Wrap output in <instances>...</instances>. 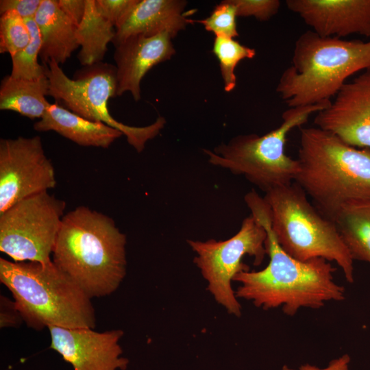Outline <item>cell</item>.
<instances>
[{
    "label": "cell",
    "instance_id": "1",
    "mask_svg": "<svg viewBox=\"0 0 370 370\" xmlns=\"http://www.w3.org/2000/svg\"><path fill=\"white\" fill-rule=\"evenodd\" d=\"M245 200L267 231L269 262L260 271H243L235 276L234 282L240 284L236 297L264 310L281 308L288 316H294L302 308L319 309L328 301L344 300L345 288L334 282L336 269L330 262L323 258L301 261L290 256L273 234L264 199L252 190Z\"/></svg>",
    "mask_w": 370,
    "mask_h": 370
},
{
    "label": "cell",
    "instance_id": "2",
    "mask_svg": "<svg viewBox=\"0 0 370 370\" xmlns=\"http://www.w3.org/2000/svg\"><path fill=\"white\" fill-rule=\"evenodd\" d=\"M126 236L112 219L86 206L65 214L52 262L91 299L113 293L126 274Z\"/></svg>",
    "mask_w": 370,
    "mask_h": 370
},
{
    "label": "cell",
    "instance_id": "3",
    "mask_svg": "<svg viewBox=\"0 0 370 370\" xmlns=\"http://www.w3.org/2000/svg\"><path fill=\"white\" fill-rule=\"evenodd\" d=\"M294 181L326 218L346 203L370 199V149H358L317 127L301 128Z\"/></svg>",
    "mask_w": 370,
    "mask_h": 370
},
{
    "label": "cell",
    "instance_id": "4",
    "mask_svg": "<svg viewBox=\"0 0 370 370\" xmlns=\"http://www.w3.org/2000/svg\"><path fill=\"white\" fill-rule=\"evenodd\" d=\"M0 282L12 293L30 328L96 326L91 298L52 260L14 262L1 258Z\"/></svg>",
    "mask_w": 370,
    "mask_h": 370
},
{
    "label": "cell",
    "instance_id": "5",
    "mask_svg": "<svg viewBox=\"0 0 370 370\" xmlns=\"http://www.w3.org/2000/svg\"><path fill=\"white\" fill-rule=\"evenodd\" d=\"M370 68V40L323 37L312 30L295 43L276 92L289 108L331 101L345 80Z\"/></svg>",
    "mask_w": 370,
    "mask_h": 370
},
{
    "label": "cell",
    "instance_id": "6",
    "mask_svg": "<svg viewBox=\"0 0 370 370\" xmlns=\"http://www.w3.org/2000/svg\"><path fill=\"white\" fill-rule=\"evenodd\" d=\"M263 199L273 234L287 254L301 261L334 262L354 282V260L335 223L312 206L302 188L292 183L266 192Z\"/></svg>",
    "mask_w": 370,
    "mask_h": 370
},
{
    "label": "cell",
    "instance_id": "7",
    "mask_svg": "<svg viewBox=\"0 0 370 370\" xmlns=\"http://www.w3.org/2000/svg\"><path fill=\"white\" fill-rule=\"evenodd\" d=\"M331 101L289 108L277 128L262 135H238L212 151L204 149L208 162L245 176L265 193L293 183L299 171L297 160L287 156L288 134L308 121L309 116L329 106Z\"/></svg>",
    "mask_w": 370,
    "mask_h": 370
},
{
    "label": "cell",
    "instance_id": "8",
    "mask_svg": "<svg viewBox=\"0 0 370 370\" xmlns=\"http://www.w3.org/2000/svg\"><path fill=\"white\" fill-rule=\"evenodd\" d=\"M45 65L49 83L48 96L53 97L61 106L86 119L102 122L119 130L137 152H142L146 143L164 128L166 121L162 116L151 125L134 127L116 121L110 114L108 100L116 96L114 65L101 62L85 66L76 71L73 78L67 77L54 60Z\"/></svg>",
    "mask_w": 370,
    "mask_h": 370
},
{
    "label": "cell",
    "instance_id": "9",
    "mask_svg": "<svg viewBox=\"0 0 370 370\" xmlns=\"http://www.w3.org/2000/svg\"><path fill=\"white\" fill-rule=\"evenodd\" d=\"M267 238L265 228L251 214L243 221L238 232L227 240L187 241L195 253L193 262L208 283L207 290L236 317L241 316L242 308L232 282L238 273L249 270L243 262L245 256L253 257L255 265L262 262L267 255Z\"/></svg>",
    "mask_w": 370,
    "mask_h": 370
},
{
    "label": "cell",
    "instance_id": "10",
    "mask_svg": "<svg viewBox=\"0 0 370 370\" xmlns=\"http://www.w3.org/2000/svg\"><path fill=\"white\" fill-rule=\"evenodd\" d=\"M65 208L48 191L12 205L0 213V251L14 262H51Z\"/></svg>",
    "mask_w": 370,
    "mask_h": 370
},
{
    "label": "cell",
    "instance_id": "11",
    "mask_svg": "<svg viewBox=\"0 0 370 370\" xmlns=\"http://www.w3.org/2000/svg\"><path fill=\"white\" fill-rule=\"evenodd\" d=\"M56 185L53 164L39 136L0 140V213Z\"/></svg>",
    "mask_w": 370,
    "mask_h": 370
},
{
    "label": "cell",
    "instance_id": "12",
    "mask_svg": "<svg viewBox=\"0 0 370 370\" xmlns=\"http://www.w3.org/2000/svg\"><path fill=\"white\" fill-rule=\"evenodd\" d=\"M50 347L74 370H125L129 360L123 356L121 330L97 332L92 328H47Z\"/></svg>",
    "mask_w": 370,
    "mask_h": 370
},
{
    "label": "cell",
    "instance_id": "13",
    "mask_svg": "<svg viewBox=\"0 0 370 370\" xmlns=\"http://www.w3.org/2000/svg\"><path fill=\"white\" fill-rule=\"evenodd\" d=\"M314 123L351 146L370 149V68L345 83Z\"/></svg>",
    "mask_w": 370,
    "mask_h": 370
},
{
    "label": "cell",
    "instance_id": "14",
    "mask_svg": "<svg viewBox=\"0 0 370 370\" xmlns=\"http://www.w3.org/2000/svg\"><path fill=\"white\" fill-rule=\"evenodd\" d=\"M312 31L323 37L370 38V0H286Z\"/></svg>",
    "mask_w": 370,
    "mask_h": 370
},
{
    "label": "cell",
    "instance_id": "15",
    "mask_svg": "<svg viewBox=\"0 0 370 370\" xmlns=\"http://www.w3.org/2000/svg\"><path fill=\"white\" fill-rule=\"evenodd\" d=\"M171 40L166 32L153 36L135 35L115 47L116 96L130 92L136 101L140 99L143 77L153 66L175 53Z\"/></svg>",
    "mask_w": 370,
    "mask_h": 370
},
{
    "label": "cell",
    "instance_id": "16",
    "mask_svg": "<svg viewBox=\"0 0 370 370\" xmlns=\"http://www.w3.org/2000/svg\"><path fill=\"white\" fill-rule=\"evenodd\" d=\"M182 0H138L125 20L115 29L112 43L116 47L135 35L153 36L168 33L172 38L193 20L186 18Z\"/></svg>",
    "mask_w": 370,
    "mask_h": 370
},
{
    "label": "cell",
    "instance_id": "17",
    "mask_svg": "<svg viewBox=\"0 0 370 370\" xmlns=\"http://www.w3.org/2000/svg\"><path fill=\"white\" fill-rule=\"evenodd\" d=\"M38 132L53 131L82 147L108 148L123 134L102 122L86 119L61 106L50 103L40 119L34 124Z\"/></svg>",
    "mask_w": 370,
    "mask_h": 370
},
{
    "label": "cell",
    "instance_id": "18",
    "mask_svg": "<svg viewBox=\"0 0 370 370\" xmlns=\"http://www.w3.org/2000/svg\"><path fill=\"white\" fill-rule=\"evenodd\" d=\"M34 20L40 35L39 57L43 64L51 60L64 64L79 47L77 27L60 10L57 0H42Z\"/></svg>",
    "mask_w": 370,
    "mask_h": 370
},
{
    "label": "cell",
    "instance_id": "19",
    "mask_svg": "<svg viewBox=\"0 0 370 370\" xmlns=\"http://www.w3.org/2000/svg\"><path fill=\"white\" fill-rule=\"evenodd\" d=\"M46 77L29 80L5 76L0 86V110H11L31 119L41 118L50 105Z\"/></svg>",
    "mask_w": 370,
    "mask_h": 370
},
{
    "label": "cell",
    "instance_id": "20",
    "mask_svg": "<svg viewBox=\"0 0 370 370\" xmlns=\"http://www.w3.org/2000/svg\"><path fill=\"white\" fill-rule=\"evenodd\" d=\"M332 221L353 260L370 264V199L345 204Z\"/></svg>",
    "mask_w": 370,
    "mask_h": 370
},
{
    "label": "cell",
    "instance_id": "21",
    "mask_svg": "<svg viewBox=\"0 0 370 370\" xmlns=\"http://www.w3.org/2000/svg\"><path fill=\"white\" fill-rule=\"evenodd\" d=\"M86 1L84 16L76 29L81 47L77 58L84 66L102 62L115 35V27L98 12L95 0Z\"/></svg>",
    "mask_w": 370,
    "mask_h": 370
},
{
    "label": "cell",
    "instance_id": "22",
    "mask_svg": "<svg viewBox=\"0 0 370 370\" xmlns=\"http://www.w3.org/2000/svg\"><path fill=\"white\" fill-rule=\"evenodd\" d=\"M31 39L28 45L11 57L14 78L36 80L46 77V66L40 64L38 58L41 48V38L34 18L25 19Z\"/></svg>",
    "mask_w": 370,
    "mask_h": 370
},
{
    "label": "cell",
    "instance_id": "23",
    "mask_svg": "<svg viewBox=\"0 0 370 370\" xmlns=\"http://www.w3.org/2000/svg\"><path fill=\"white\" fill-rule=\"evenodd\" d=\"M212 52L219 62L224 89L226 92H230L236 84V65L243 59L253 58L256 56V51L241 45L234 38L215 36Z\"/></svg>",
    "mask_w": 370,
    "mask_h": 370
},
{
    "label": "cell",
    "instance_id": "24",
    "mask_svg": "<svg viewBox=\"0 0 370 370\" xmlns=\"http://www.w3.org/2000/svg\"><path fill=\"white\" fill-rule=\"evenodd\" d=\"M31 36L25 19L15 11H8L0 17V53L12 57L25 48Z\"/></svg>",
    "mask_w": 370,
    "mask_h": 370
},
{
    "label": "cell",
    "instance_id": "25",
    "mask_svg": "<svg viewBox=\"0 0 370 370\" xmlns=\"http://www.w3.org/2000/svg\"><path fill=\"white\" fill-rule=\"evenodd\" d=\"M236 9L232 0H225L215 6L210 15L196 22L216 36L234 38L238 36L236 29Z\"/></svg>",
    "mask_w": 370,
    "mask_h": 370
},
{
    "label": "cell",
    "instance_id": "26",
    "mask_svg": "<svg viewBox=\"0 0 370 370\" xmlns=\"http://www.w3.org/2000/svg\"><path fill=\"white\" fill-rule=\"evenodd\" d=\"M237 16H254L264 21L275 15L281 5L278 0H232Z\"/></svg>",
    "mask_w": 370,
    "mask_h": 370
},
{
    "label": "cell",
    "instance_id": "27",
    "mask_svg": "<svg viewBox=\"0 0 370 370\" xmlns=\"http://www.w3.org/2000/svg\"><path fill=\"white\" fill-rule=\"evenodd\" d=\"M138 0H95L98 12L115 27L125 20Z\"/></svg>",
    "mask_w": 370,
    "mask_h": 370
},
{
    "label": "cell",
    "instance_id": "28",
    "mask_svg": "<svg viewBox=\"0 0 370 370\" xmlns=\"http://www.w3.org/2000/svg\"><path fill=\"white\" fill-rule=\"evenodd\" d=\"M42 0H1L0 14L13 10L23 19L34 18Z\"/></svg>",
    "mask_w": 370,
    "mask_h": 370
},
{
    "label": "cell",
    "instance_id": "29",
    "mask_svg": "<svg viewBox=\"0 0 370 370\" xmlns=\"http://www.w3.org/2000/svg\"><path fill=\"white\" fill-rule=\"evenodd\" d=\"M23 321L14 300L3 295L0 296V327L17 328Z\"/></svg>",
    "mask_w": 370,
    "mask_h": 370
},
{
    "label": "cell",
    "instance_id": "30",
    "mask_svg": "<svg viewBox=\"0 0 370 370\" xmlns=\"http://www.w3.org/2000/svg\"><path fill=\"white\" fill-rule=\"evenodd\" d=\"M60 10L77 27L86 11V0H58Z\"/></svg>",
    "mask_w": 370,
    "mask_h": 370
},
{
    "label": "cell",
    "instance_id": "31",
    "mask_svg": "<svg viewBox=\"0 0 370 370\" xmlns=\"http://www.w3.org/2000/svg\"><path fill=\"white\" fill-rule=\"evenodd\" d=\"M350 356L348 354H343L341 356L331 360L329 364L323 368H320L315 365L305 364L297 369L284 365L280 370H349Z\"/></svg>",
    "mask_w": 370,
    "mask_h": 370
}]
</instances>
